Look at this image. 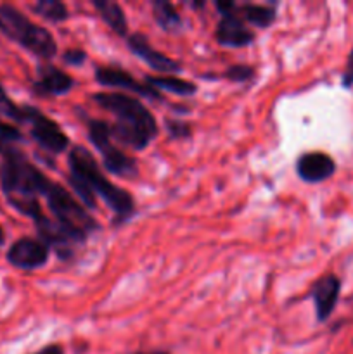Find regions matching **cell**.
<instances>
[{
	"instance_id": "8",
	"label": "cell",
	"mask_w": 353,
	"mask_h": 354,
	"mask_svg": "<svg viewBox=\"0 0 353 354\" xmlns=\"http://www.w3.org/2000/svg\"><path fill=\"white\" fill-rule=\"evenodd\" d=\"M215 7L220 12V21L215 31L218 45L228 48H242L255 41L256 33L237 12V2H215Z\"/></svg>"
},
{
	"instance_id": "7",
	"label": "cell",
	"mask_w": 353,
	"mask_h": 354,
	"mask_svg": "<svg viewBox=\"0 0 353 354\" xmlns=\"http://www.w3.org/2000/svg\"><path fill=\"white\" fill-rule=\"evenodd\" d=\"M24 124H30V135L38 147L48 154H62L69 147V137L52 118L42 113L38 107L24 104Z\"/></svg>"
},
{
	"instance_id": "20",
	"label": "cell",
	"mask_w": 353,
	"mask_h": 354,
	"mask_svg": "<svg viewBox=\"0 0 353 354\" xmlns=\"http://www.w3.org/2000/svg\"><path fill=\"white\" fill-rule=\"evenodd\" d=\"M23 140H24L23 131H21L16 124L0 121V158H2L9 149L17 147Z\"/></svg>"
},
{
	"instance_id": "27",
	"label": "cell",
	"mask_w": 353,
	"mask_h": 354,
	"mask_svg": "<svg viewBox=\"0 0 353 354\" xmlns=\"http://www.w3.org/2000/svg\"><path fill=\"white\" fill-rule=\"evenodd\" d=\"M138 354H170L168 351H149V353H138Z\"/></svg>"
},
{
	"instance_id": "26",
	"label": "cell",
	"mask_w": 353,
	"mask_h": 354,
	"mask_svg": "<svg viewBox=\"0 0 353 354\" xmlns=\"http://www.w3.org/2000/svg\"><path fill=\"white\" fill-rule=\"evenodd\" d=\"M3 244H6V232H3L2 225H0V248H2Z\"/></svg>"
},
{
	"instance_id": "5",
	"label": "cell",
	"mask_w": 353,
	"mask_h": 354,
	"mask_svg": "<svg viewBox=\"0 0 353 354\" xmlns=\"http://www.w3.org/2000/svg\"><path fill=\"white\" fill-rule=\"evenodd\" d=\"M44 199L47 203L52 218L64 230H68L73 237L78 239L82 244H85L90 234L100 228V225L89 213V209L69 190H66L61 183L52 182L51 189L47 190Z\"/></svg>"
},
{
	"instance_id": "3",
	"label": "cell",
	"mask_w": 353,
	"mask_h": 354,
	"mask_svg": "<svg viewBox=\"0 0 353 354\" xmlns=\"http://www.w3.org/2000/svg\"><path fill=\"white\" fill-rule=\"evenodd\" d=\"M52 180L28 159L19 147H12L0 162V189L7 203L40 199L51 189Z\"/></svg>"
},
{
	"instance_id": "6",
	"label": "cell",
	"mask_w": 353,
	"mask_h": 354,
	"mask_svg": "<svg viewBox=\"0 0 353 354\" xmlns=\"http://www.w3.org/2000/svg\"><path fill=\"white\" fill-rule=\"evenodd\" d=\"M87 133H89L90 144L99 151L102 166L107 173L125 180L137 178L138 162L114 142L107 121L87 120Z\"/></svg>"
},
{
	"instance_id": "9",
	"label": "cell",
	"mask_w": 353,
	"mask_h": 354,
	"mask_svg": "<svg viewBox=\"0 0 353 354\" xmlns=\"http://www.w3.org/2000/svg\"><path fill=\"white\" fill-rule=\"evenodd\" d=\"M51 248L38 237H21L7 249L6 259L10 266L24 272H33L47 265Z\"/></svg>"
},
{
	"instance_id": "10",
	"label": "cell",
	"mask_w": 353,
	"mask_h": 354,
	"mask_svg": "<svg viewBox=\"0 0 353 354\" xmlns=\"http://www.w3.org/2000/svg\"><path fill=\"white\" fill-rule=\"evenodd\" d=\"M127 47L130 48L132 54L137 55L141 61H144L149 68L158 71L159 75L176 76L180 71H182V64H180L179 61H175V59L170 57V55L156 50L144 33H137V31H135V33L128 35Z\"/></svg>"
},
{
	"instance_id": "14",
	"label": "cell",
	"mask_w": 353,
	"mask_h": 354,
	"mask_svg": "<svg viewBox=\"0 0 353 354\" xmlns=\"http://www.w3.org/2000/svg\"><path fill=\"white\" fill-rule=\"evenodd\" d=\"M336 173V161L320 151L305 152L296 161V175L305 183H320Z\"/></svg>"
},
{
	"instance_id": "19",
	"label": "cell",
	"mask_w": 353,
	"mask_h": 354,
	"mask_svg": "<svg viewBox=\"0 0 353 354\" xmlns=\"http://www.w3.org/2000/svg\"><path fill=\"white\" fill-rule=\"evenodd\" d=\"M30 9L40 17H44L48 23H64L69 17V10L66 3L59 2V0H38V2L31 3Z\"/></svg>"
},
{
	"instance_id": "22",
	"label": "cell",
	"mask_w": 353,
	"mask_h": 354,
	"mask_svg": "<svg viewBox=\"0 0 353 354\" xmlns=\"http://www.w3.org/2000/svg\"><path fill=\"white\" fill-rule=\"evenodd\" d=\"M166 131L172 138H189L192 130H190L189 123H183V121H175V120H166Z\"/></svg>"
},
{
	"instance_id": "21",
	"label": "cell",
	"mask_w": 353,
	"mask_h": 354,
	"mask_svg": "<svg viewBox=\"0 0 353 354\" xmlns=\"http://www.w3.org/2000/svg\"><path fill=\"white\" fill-rule=\"evenodd\" d=\"M255 76H256V71L253 66L235 64V66H230V68L221 75V78L228 80V82L232 83H248L251 82Z\"/></svg>"
},
{
	"instance_id": "24",
	"label": "cell",
	"mask_w": 353,
	"mask_h": 354,
	"mask_svg": "<svg viewBox=\"0 0 353 354\" xmlns=\"http://www.w3.org/2000/svg\"><path fill=\"white\" fill-rule=\"evenodd\" d=\"M341 86L343 88H353V48L350 50L348 57H346L345 71L341 76Z\"/></svg>"
},
{
	"instance_id": "1",
	"label": "cell",
	"mask_w": 353,
	"mask_h": 354,
	"mask_svg": "<svg viewBox=\"0 0 353 354\" xmlns=\"http://www.w3.org/2000/svg\"><path fill=\"white\" fill-rule=\"evenodd\" d=\"M68 182L87 209H96L97 199L104 201L114 216V225L127 223L135 214V199L104 175L92 152L83 145H73L68 152Z\"/></svg>"
},
{
	"instance_id": "11",
	"label": "cell",
	"mask_w": 353,
	"mask_h": 354,
	"mask_svg": "<svg viewBox=\"0 0 353 354\" xmlns=\"http://www.w3.org/2000/svg\"><path fill=\"white\" fill-rule=\"evenodd\" d=\"M96 76V82L99 85L111 86V88H120L127 90V92L135 93V95L145 97V99L158 100L161 102L163 97L158 90H154L152 86H149L145 82H138L128 71L121 68H111V66H99L93 73Z\"/></svg>"
},
{
	"instance_id": "18",
	"label": "cell",
	"mask_w": 353,
	"mask_h": 354,
	"mask_svg": "<svg viewBox=\"0 0 353 354\" xmlns=\"http://www.w3.org/2000/svg\"><path fill=\"white\" fill-rule=\"evenodd\" d=\"M151 10L152 19L163 31L176 33V31L182 30L183 19L172 2H168V0H154V2H151Z\"/></svg>"
},
{
	"instance_id": "17",
	"label": "cell",
	"mask_w": 353,
	"mask_h": 354,
	"mask_svg": "<svg viewBox=\"0 0 353 354\" xmlns=\"http://www.w3.org/2000/svg\"><path fill=\"white\" fill-rule=\"evenodd\" d=\"M144 82L154 90H158V92L163 90V92H168L180 97H192L197 92L196 83L179 78L175 75H145Z\"/></svg>"
},
{
	"instance_id": "4",
	"label": "cell",
	"mask_w": 353,
	"mask_h": 354,
	"mask_svg": "<svg viewBox=\"0 0 353 354\" xmlns=\"http://www.w3.org/2000/svg\"><path fill=\"white\" fill-rule=\"evenodd\" d=\"M0 33L44 62L57 55V41L47 28L33 23L10 3H0Z\"/></svg>"
},
{
	"instance_id": "15",
	"label": "cell",
	"mask_w": 353,
	"mask_h": 354,
	"mask_svg": "<svg viewBox=\"0 0 353 354\" xmlns=\"http://www.w3.org/2000/svg\"><path fill=\"white\" fill-rule=\"evenodd\" d=\"M237 12L241 14L242 19L249 24V26L260 28L265 30L270 24H273L277 17V3H255V2H244L237 3Z\"/></svg>"
},
{
	"instance_id": "25",
	"label": "cell",
	"mask_w": 353,
	"mask_h": 354,
	"mask_svg": "<svg viewBox=\"0 0 353 354\" xmlns=\"http://www.w3.org/2000/svg\"><path fill=\"white\" fill-rule=\"evenodd\" d=\"M31 354H64V348H62L61 344H47L45 348H42L40 351Z\"/></svg>"
},
{
	"instance_id": "12",
	"label": "cell",
	"mask_w": 353,
	"mask_h": 354,
	"mask_svg": "<svg viewBox=\"0 0 353 354\" xmlns=\"http://www.w3.org/2000/svg\"><path fill=\"white\" fill-rule=\"evenodd\" d=\"M339 294H341V280L334 273L322 275L310 287L308 296L314 301L315 317H317L318 324H325L331 318V315L334 313L336 304L339 301Z\"/></svg>"
},
{
	"instance_id": "13",
	"label": "cell",
	"mask_w": 353,
	"mask_h": 354,
	"mask_svg": "<svg viewBox=\"0 0 353 354\" xmlns=\"http://www.w3.org/2000/svg\"><path fill=\"white\" fill-rule=\"evenodd\" d=\"M73 86L75 80L69 73L51 62H42L37 68V80L31 85V90L40 97H59L66 95Z\"/></svg>"
},
{
	"instance_id": "2",
	"label": "cell",
	"mask_w": 353,
	"mask_h": 354,
	"mask_svg": "<svg viewBox=\"0 0 353 354\" xmlns=\"http://www.w3.org/2000/svg\"><path fill=\"white\" fill-rule=\"evenodd\" d=\"M92 100L114 118L109 130L116 144L141 152L159 135L158 120L138 97L123 92H97Z\"/></svg>"
},
{
	"instance_id": "23",
	"label": "cell",
	"mask_w": 353,
	"mask_h": 354,
	"mask_svg": "<svg viewBox=\"0 0 353 354\" xmlns=\"http://www.w3.org/2000/svg\"><path fill=\"white\" fill-rule=\"evenodd\" d=\"M62 61L68 66H73V68H78V66H83L87 61V52L83 48H68V50L62 54Z\"/></svg>"
},
{
	"instance_id": "16",
	"label": "cell",
	"mask_w": 353,
	"mask_h": 354,
	"mask_svg": "<svg viewBox=\"0 0 353 354\" xmlns=\"http://www.w3.org/2000/svg\"><path fill=\"white\" fill-rule=\"evenodd\" d=\"M92 6L113 33L118 37H128V19L120 3L114 0H92Z\"/></svg>"
}]
</instances>
